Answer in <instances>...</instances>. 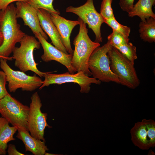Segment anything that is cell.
<instances>
[{
  "label": "cell",
  "mask_w": 155,
  "mask_h": 155,
  "mask_svg": "<svg viewBox=\"0 0 155 155\" xmlns=\"http://www.w3.org/2000/svg\"><path fill=\"white\" fill-rule=\"evenodd\" d=\"M16 7L11 3L0 11V31L3 36V43L0 46V59H13L9 57L15 48L26 34L20 29L16 16Z\"/></svg>",
  "instance_id": "6da1fadb"
},
{
  "label": "cell",
  "mask_w": 155,
  "mask_h": 155,
  "mask_svg": "<svg viewBox=\"0 0 155 155\" xmlns=\"http://www.w3.org/2000/svg\"><path fill=\"white\" fill-rule=\"evenodd\" d=\"M78 20L79 22V30L73 41L74 50L71 64L75 72L82 71L89 76L92 75L88 67L89 58L100 44L91 40L88 35L86 24L79 18Z\"/></svg>",
  "instance_id": "7a4b0ae2"
},
{
  "label": "cell",
  "mask_w": 155,
  "mask_h": 155,
  "mask_svg": "<svg viewBox=\"0 0 155 155\" xmlns=\"http://www.w3.org/2000/svg\"><path fill=\"white\" fill-rule=\"evenodd\" d=\"M20 43V46L15 47L12 52L15 66L24 73L31 71L41 78L44 77L45 72L38 69L34 57V50L40 48L39 41L35 37L26 34Z\"/></svg>",
  "instance_id": "3957f363"
},
{
  "label": "cell",
  "mask_w": 155,
  "mask_h": 155,
  "mask_svg": "<svg viewBox=\"0 0 155 155\" xmlns=\"http://www.w3.org/2000/svg\"><path fill=\"white\" fill-rule=\"evenodd\" d=\"M112 46L109 41L96 48L89 58L88 67L93 78L104 82H113L120 84L118 77L111 71L108 51Z\"/></svg>",
  "instance_id": "277c9868"
},
{
  "label": "cell",
  "mask_w": 155,
  "mask_h": 155,
  "mask_svg": "<svg viewBox=\"0 0 155 155\" xmlns=\"http://www.w3.org/2000/svg\"><path fill=\"white\" fill-rule=\"evenodd\" d=\"M107 55L110 61V69L118 78L120 84L133 89L138 87L140 82L134 64L114 47H112Z\"/></svg>",
  "instance_id": "5b68a950"
},
{
  "label": "cell",
  "mask_w": 155,
  "mask_h": 155,
  "mask_svg": "<svg viewBox=\"0 0 155 155\" xmlns=\"http://www.w3.org/2000/svg\"><path fill=\"white\" fill-rule=\"evenodd\" d=\"M30 107L8 93L0 100V114L18 129L28 131Z\"/></svg>",
  "instance_id": "8992f818"
},
{
  "label": "cell",
  "mask_w": 155,
  "mask_h": 155,
  "mask_svg": "<svg viewBox=\"0 0 155 155\" xmlns=\"http://www.w3.org/2000/svg\"><path fill=\"white\" fill-rule=\"evenodd\" d=\"M7 60L0 59V67L5 73L9 92H15L19 88L23 91L32 92L39 88L43 81L36 75L30 76L21 71L11 69L7 62Z\"/></svg>",
  "instance_id": "52a82bcc"
},
{
  "label": "cell",
  "mask_w": 155,
  "mask_h": 155,
  "mask_svg": "<svg viewBox=\"0 0 155 155\" xmlns=\"http://www.w3.org/2000/svg\"><path fill=\"white\" fill-rule=\"evenodd\" d=\"M28 125L30 135L35 138L45 141L44 135L46 127L52 128L47 122V114L41 110L42 104L38 92L33 94L31 97Z\"/></svg>",
  "instance_id": "ba28073f"
},
{
  "label": "cell",
  "mask_w": 155,
  "mask_h": 155,
  "mask_svg": "<svg viewBox=\"0 0 155 155\" xmlns=\"http://www.w3.org/2000/svg\"><path fill=\"white\" fill-rule=\"evenodd\" d=\"M44 79L43 84L39 88L41 90L45 86L51 84L60 85L66 83L72 82L77 84L80 87V92L82 93H88L90 91L91 84L100 85L101 82L94 78H90L86 75L82 71L78 72L75 74L69 72L61 74H55L50 72H45Z\"/></svg>",
  "instance_id": "9c48e42d"
},
{
  "label": "cell",
  "mask_w": 155,
  "mask_h": 155,
  "mask_svg": "<svg viewBox=\"0 0 155 155\" xmlns=\"http://www.w3.org/2000/svg\"><path fill=\"white\" fill-rule=\"evenodd\" d=\"M66 11L78 16L84 22L88 25V27L94 33V42L99 43L102 42L101 27L102 24L104 23V20L95 9L93 0H87L84 5L78 7L69 6L67 8Z\"/></svg>",
  "instance_id": "30bf717a"
},
{
  "label": "cell",
  "mask_w": 155,
  "mask_h": 155,
  "mask_svg": "<svg viewBox=\"0 0 155 155\" xmlns=\"http://www.w3.org/2000/svg\"><path fill=\"white\" fill-rule=\"evenodd\" d=\"M133 144L142 150L155 146V122L151 119H144L136 123L130 130Z\"/></svg>",
  "instance_id": "8fae6325"
},
{
  "label": "cell",
  "mask_w": 155,
  "mask_h": 155,
  "mask_svg": "<svg viewBox=\"0 0 155 155\" xmlns=\"http://www.w3.org/2000/svg\"><path fill=\"white\" fill-rule=\"evenodd\" d=\"M35 37L38 39L43 48L44 53L41 58L44 62L55 61L65 66L70 73L73 74L75 72L71 64L72 55L59 50L48 42L40 34L35 35Z\"/></svg>",
  "instance_id": "7c38bea8"
},
{
  "label": "cell",
  "mask_w": 155,
  "mask_h": 155,
  "mask_svg": "<svg viewBox=\"0 0 155 155\" xmlns=\"http://www.w3.org/2000/svg\"><path fill=\"white\" fill-rule=\"evenodd\" d=\"M16 5L17 18H21L24 25L29 27L35 35L40 34L47 40V35L42 30L40 24L37 10L26 2L17 1Z\"/></svg>",
  "instance_id": "4fadbf2b"
},
{
  "label": "cell",
  "mask_w": 155,
  "mask_h": 155,
  "mask_svg": "<svg viewBox=\"0 0 155 155\" xmlns=\"http://www.w3.org/2000/svg\"><path fill=\"white\" fill-rule=\"evenodd\" d=\"M40 24L42 30L51 39L54 46L63 52L69 54L63 45L58 31L52 21L50 13L44 9H37Z\"/></svg>",
  "instance_id": "5bb4252c"
},
{
  "label": "cell",
  "mask_w": 155,
  "mask_h": 155,
  "mask_svg": "<svg viewBox=\"0 0 155 155\" xmlns=\"http://www.w3.org/2000/svg\"><path fill=\"white\" fill-rule=\"evenodd\" d=\"M59 15L50 13L51 20L58 31L63 45L68 53L72 55L73 50L71 46L70 36L72 30L76 26L79 25V22L78 20L66 19Z\"/></svg>",
  "instance_id": "9a60e30c"
},
{
  "label": "cell",
  "mask_w": 155,
  "mask_h": 155,
  "mask_svg": "<svg viewBox=\"0 0 155 155\" xmlns=\"http://www.w3.org/2000/svg\"><path fill=\"white\" fill-rule=\"evenodd\" d=\"M18 131L16 137L23 142L26 152H30L34 155H44L48 150L45 141L32 137L28 131L18 129Z\"/></svg>",
  "instance_id": "2e32d148"
},
{
  "label": "cell",
  "mask_w": 155,
  "mask_h": 155,
  "mask_svg": "<svg viewBox=\"0 0 155 155\" xmlns=\"http://www.w3.org/2000/svg\"><path fill=\"white\" fill-rule=\"evenodd\" d=\"M9 123L5 118L0 117V155L6 154L7 143L16 140L13 136L18 129L16 127L10 126Z\"/></svg>",
  "instance_id": "e0dca14e"
},
{
  "label": "cell",
  "mask_w": 155,
  "mask_h": 155,
  "mask_svg": "<svg viewBox=\"0 0 155 155\" xmlns=\"http://www.w3.org/2000/svg\"><path fill=\"white\" fill-rule=\"evenodd\" d=\"M155 3V0H139L128 13V16L131 18L138 16L142 21L150 17L155 19V14L152 10Z\"/></svg>",
  "instance_id": "ac0fdd59"
},
{
  "label": "cell",
  "mask_w": 155,
  "mask_h": 155,
  "mask_svg": "<svg viewBox=\"0 0 155 155\" xmlns=\"http://www.w3.org/2000/svg\"><path fill=\"white\" fill-rule=\"evenodd\" d=\"M139 32L141 39L145 42L152 43L155 41V19L152 17L141 21L139 24Z\"/></svg>",
  "instance_id": "d6986e66"
},
{
  "label": "cell",
  "mask_w": 155,
  "mask_h": 155,
  "mask_svg": "<svg viewBox=\"0 0 155 155\" xmlns=\"http://www.w3.org/2000/svg\"><path fill=\"white\" fill-rule=\"evenodd\" d=\"M104 20V23L121 34L126 39L129 40V36L131 31L130 28L119 23L115 17Z\"/></svg>",
  "instance_id": "ffe728a7"
},
{
  "label": "cell",
  "mask_w": 155,
  "mask_h": 155,
  "mask_svg": "<svg viewBox=\"0 0 155 155\" xmlns=\"http://www.w3.org/2000/svg\"><path fill=\"white\" fill-rule=\"evenodd\" d=\"M115 47L128 60L134 64V61L137 58L136 48L131 43L129 42Z\"/></svg>",
  "instance_id": "44dd1931"
},
{
  "label": "cell",
  "mask_w": 155,
  "mask_h": 155,
  "mask_svg": "<svg viewBox=\"0 0 155 155\" xmlns=\"http://www.w3.org/2000/svg\"><path fill=\"white\" fill-rule=\"evenodd\" d=\"M53 0H27V3L36 9H41L49 12L50 13L60 14L59 12L54 8Z\"/></svg>",
  "instance_id": "7402d4cb"
},
{
  "label": "cell",
  "mask_w": 155,
  "mask_h": 155,
  "mask_svg": "<svg viewBox=\"0 0 155 155\" xmlns=\"http://www.w3.org/2000/svg\"><path fill=\"white\" fill-rule=\"evenodd\" d=\"M107 39L112 46L114 47L124 44L129 41L113 29L112 33L108 36Z\"/></svg>",
  "instance_id": "603a6c76"
},
{
  "label": "cell",
  "mask_w": 155,
  "mask_h": 155,
  "mask_svg": "<svg viewBox=\"0 0 155 155\" xmlns=\"http://www.w3.org/2000/svg\"><path fill=\"white\" fill-rule=\"evenodd\" d=\"M111 0H102L101 2L100 13L104 19L115 17L111 7Z\"/></svg>",
  "instance_id": "cb8c5ba5"
},
{
  "label": "cell",
  "mask_w": 155,
  "mask_h": 155,
  "mask_svg": "<svg viewBox=\"0 0 155 155\" xmlns=\"http://www.w3.org/2000/svg\"><path fill=\"white\" fill-rule=\"evenodd\" d=\"M7 82L5 73L3 71H0V100L9 93L6 87Z\"/></svg>",
  "instance_id": "d4e9b609"
},
{
  "label": "cell",
  "mask_w": 155,
  "mask_h": 155,
  "mask_svg": "<svg viewBox=\"0 0 155 155\" xmlns=\"http://www.w3.org/2000/svg\"><path fill=\"white\" fill-rule=\"evenodd\" d=\"M135 0H120L119 5L121 9L128 13L132 9Z\"/></svg>",
  "instance_id": "484cf974"
},
{
  "label": "cell",
  "mask_w": 155,
  "mask_h": 155,
  "mask_svg": "<svg viewBox=\"0 0 155 155\" xmlns=\"http://www.w3.org/2000/svg\"><path fill=\"white\" fill-rule=\"evenodd\" d=\"M7 152L9 155H24L18 151L16 149V146L13 144H9L8 145Z\"/></svg>",
  "instance_id": "4316f807"
},
{
  "label": "cell",
  "mask_w": 155,
  "mask_h": 155,
  "mask_svg": "<svg viewBox=\"0 0 155 155\" xmlns=\"http://www.w3.org/2000/svg\"><path fill=\"white\" fill-rule=\"evenodd\" d=\"M15 1L27 2V0H0V11L5 9L10 4Z\"/></svg>",
  "instance_id": "83f0119b"
},
{
  "label": "cell",
  "mask_w": 155,
  "mask_h": 155,
  "mask_svg": "<svg viewBox=\"0 0 155 155\" xmlns=\"http://www.w3.org/2000/svg\"><path fill=\"white\" fill-rule=\"evenodd\" d=\"M3 37L2 32L0 31V46L3 43Z\"/></svg>",
  "instance_id": "f1b7e54d"
},
{
  "label": "cell",
  "mask_w": 155,
  "mask_h": 155,
  "mask_svg": "<svg viewBox=\"0 0 155 155\" xmlns=\"http://www.w3.org/2000/svg\"><path fill=\"white\" fill-rule=\"evenodd\" d=\"M148 154L149 155H155V153L153 151H152V150H149Z\"/></svg>",
  "instance_id": "f546056e"
},
{
  "label": "cell",
  "mask_w": 155,
  "mask_h": 155,
  "mask_svg": "<svg viewBox=\"0 0 155 155\" xmlns=\"http://www.w3.org/2000/svg\"><path fill=\"white\" fill-rule=\"evenodd\" d=\"M45 155H59V154H51V153H47L46 152L44 154Z\"/></svg>",
  "instance_id": "4dcf8cb0"
},
{
  "label": "cell",
  "mask_w": 155,
  "mask_h": 155,
  "mask_svg": "<svg viewBox=\"0 0 155 155\" xmlns=\"http://www.w3.org/2000/svg\"><path fill=\"white\" fill-rule=\"evenodd\" d=\"M111 0L112 1V2L113 0Z\"/></svg>",
  "instance_id": "1f68e13d"
}]
</instances>
